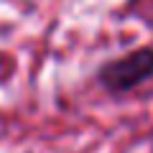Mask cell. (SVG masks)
I'll return each mask as SVG.
<instances>
[{"label": "cell", "instance_id": "1", "mask_svg": "<svg viewBox=\"0 0 153 153\" xmlns=\"http://www.w3.org/2000/svg\"><path fill=\"white\" fill-rule=\"evenodd\" d=\"M151 76H153V49L143 46L125 56L105 61L97 71V82L110 94H125L140 87L143 82H148Z\"/></svg>", "mask_w": 153, "mask_h": 153}]
</instances>
